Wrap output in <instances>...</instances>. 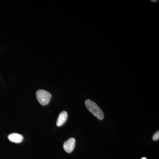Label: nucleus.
Instances as JSON below:
<instances>
[{
    "label": "nucleus",
    "mask_w": 159,
    "mask_h": 159,
    "mask_svg": "<svg viewBox=\"0 0 159 159\" xmlns=\"http://www.w3.org/2000/svg\"><path fill=\"white\" fill-rule=\"evenodd\" d=\"M85 104L89 111L92 113L95 117L99 120H102L104 118V114L102 110L93 101L87 99L86 100Z\"/></svg>",
    "instance_id": "nucleus-1"
},
{
    "label": "nucleus",
    "mask_w": 159,
    "mask_h": 159,
    "mask_svg": "<svg viewBox=\"0 0 159 159\" xmlns=\"http://www.w3.org/2000/svg\"><path fill=\"white\" fill-rule=\"evenodd\" d=\"M36 98L40 104L43 106L48 105L51 98V94L44 90H39L36 93Z\"/></svg>",
    "instance_id": "nucleus-2"
},
{
    "label": "nucleus",
    "mask_w": 159,
    "mask_h": 159,
    "mask_svg": "<svg viewBox=\"0 0 159 159\" xmlns=\"http://www.w3.org/2000/svg\"><path fill=\"white\" fill-rule=\"evenodd\" d=\"M75 143H76L75 139L74 138H70L67 140L64 144V149L67 153H71L75 148Z\"/></svg>",
    "instance_id": "nucleus-3"
},
{
    "label": "nucleus",
    "mask_w": 159,
    "mask_h": 159,
    "mask_svg": "<svg viewBox=\"0 0 159 159\" xmlns=\"http://www.w3.org/2000/svg\"><path fill=\"white\" fill-rule=\"evenodd\" d=\"M68 118V114L65 111L61 112L60 114H59V116L57 118V125L58 127L62 126L65 123L66 121Z\"/></svg>",
    "instance_id": "nucleus-4"
},
{
    "label": "nucleus",
    "mask_w": 159,
    "mask_h": 159,
    "mask_svg": "<svg viewBox=\"0 0 159 159\" xmlns=\"http://www.w3.org/2000/svg\"><path fill=\"white\" fill-rule=\"evenodd\" d=\"M8 139L9 141L16 143H20L23 142V136L20 134L12 133L8 136Z\"/></svg>",
    "instance_id": "nucleus-5"
},
{
    "label": "nucleus",
    "mask_w": 159,
    "mask_h": 159,
    "mask_svg": "<svg viewBox=\"0 0 159 159\" xmlns=\"http://www.w3.org/2000/svg\"><path fill=\"white\" fill-rule=\"evenodd\" d=\"M159 139V131H157L153 135V137H152V139L154 140V141H157Z\"/></svg>",
    "instance_id": "nucleus-6"
},
{
    "label": "nucleus",
    "mask_w": 159,
    "mask_h": 159,
    "mask_svg": "<svg viewBox=\"0 0 159 159\" xmlns=\"http://www.w3.org/2000/svg\"><path fill=\"white\" fill-rule=\"evenodd\" d=\"M151 1L152 2H157V0H155V1H154V0H151Z\"/></svg>",
    "instance_id": "nucleus-7"
},
{
    "label": "nucleus",
    "mask_w": 159,
    "mask_h": 159,
    "mask_svg": "<svg viewBox=\"0 0 159 159\" xmlns=\"http://www.w3.org/2000/svg\"><path fill=\"white\" fill-rule=\"evenodd\" d=\"M141 159H146V158L144 157H142V158Z\"/></svg>",
    "instance_id": "nucleus-8"
}]
</instances>
